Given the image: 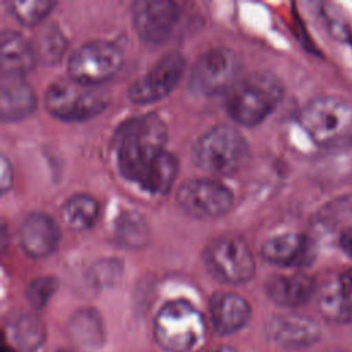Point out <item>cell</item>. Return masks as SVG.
Returning a JSON list of instances; mask_svg holds the SVG:
<instances>
[{
	"instance_id": "cell-2",
	"label": "cell",
	"mask_w": 352,
	"mask_h": 352,
	"mask_svg": "<svg viewBox=\"0 0 352 352\" xmlns=\"http://www.w3.org/2000/svg\"><path fill=\"white\" fill-rule=\"evenodd\" d=\"M283 95L280 80L270 72H254L227 91V113L236 122L256 125L275 110Z\"/></svg>"
},
{
	"instance_id": "cell-34",
	"label": "cell",
	"mask_w": 352,
	"mask_h": 352,
	"mask_svg": "<svg viewBox=\"0 0 352 352\" xmlns=\"http://www.w3.org/2000/svg\"><path fill=\"white\" fill-rule=\"evenodd\" d=\"M59 352H76V351H70V349H62V351H59Z\"/></svg>"
},
{
	"instance_id": "cell-18",
	"label": "cell",
	"mask_w": 352,
	"mask_h": 352,
	"mask_svg": "<svg viewBox=\"0 0 352 352\" xmlns=\"http://www.w3.org/2000/svg\"><path fill=\"white\" fill-rule=\"evenodd\" d=\"M268 297L280 307L297 308L304 305L315 292V280L304 272L272 275L265 283Z\"/></svg>"
},
{
	"instance_id": "cell-17",
	"label": "cell",
	"mask_w": 352,
	"mask_h": 352,
	"mask_svg": "<svg viewBox=\"0 0 352 352\" xmlns=\"http://www.w3.org/2000/svg\"><path fill=\"white\" fill-rule=\"evenodd\" d=\"M33 88L22 76H1L0 82V117L4 122L19 121L36 109Z\"/></svg>"
},
{
	"instance_id": "cell-13",
	"label": "cell",
	"mask_w": 352,
	"mask_h": 352,
	"mask_svg": "<svg viewBox=\"0 0 352 352\" xmlns=\"http://www.w3.org/2000/svg\"><path fill=\"white\" fill-rule=\"evenodd\" d=\"M265 336L280 348L304 349L319 341L320 327L308 316L283 314L275 315L267 322Z\"/></svg>"
},
{
	"instance_id": "cell-20",
	"label": "cell",
	"mask_w": 352,
	"mask_h": 352,
	"mask_svg": "<svg viewBox=\"0 0 352 352\" xmlns=\"http://www.w3.org/2000/svg\"><path fill=\"white\" fill-rule=\"evenodd\" d=\"M318 305L322 315L331 320L352 319V268L322 289Z\"/></svg>"
},
{
	"instance_id": "cell-30",
	"label": "cell",
	"mask_w": 352,
	"mask_h": 352,
	"mask_svg": "<svg viewBox=\"0 0 352 352\" xmlns=\"http://www.w3.org/2000/svg\"><path fill=\"white\" fill-rule=\"evenodd\" d=\"M0 170H1V179H0V187H1V192H6L11 184H12V169H11V165L7 160V157L3 154L1 155V166H0Z\"/></svg>"
},
{
	"instance_id": "cell-11",
	"label": "cell",
	"mask_w": 352,
	"mask_h": 352,
	"mask_svg": "<svg viewBox=\"0 0 352 352\" xmlns=\"http://www.w3.org/2000/svg\"><path fill=\"white\" fill-rule=\"evenodd\" d=\"M184 72V58L170 52L161 58L144 76L138 78L128 91L135 103H150L168 95L180 81Z\"/></svg>"
},
{
	"instance_id": "cell-10",
	"label": "cell",
	"mask_w": 352,
	"mask_h": 352,
	"mask_svg": "<svg viewBox=\"0 0 352 352\" xmlns=\"http://www.w3.org/2000/svg\"><path fill=\"white\" fill-rule=\"evenodd\" d=\"M180 209L195 219H214L232 205V192L214 179H191L176 194Z\"/></svg>"
},
{
	"instance_id": "cell-32",
	"label": "cell",
	"mask_w": 352,
	"mask_h": 352,
	"mask_svg": "<svg viewBox=\"0 0 352 352\" xmlns=\"http://www.w3.org/2000/svg\"><path fill=\"white\" fill-rule=\"evenodd\" d=\"M212 352H238L236 349H232V348H228V346H221V348H217Z\"/></svg>"
},
{
	"instance_id": "cell-28",
	"label": "cell",
	"mask_w": 352,
	"mask_h": 352,
	"mask_svg": "<svg viewBox=\"0 0 352 352\" xmlns=\"http://www.w3.org/2000/svg\"><path fill=\"white\" fill-rule=\"evenodd\" d=\"M118 235L120 239L133 245V243H142L146 234V227L142 219H135V216H129L128 219H122L118 224Z\"/></svg>"
},
{
	"instance_id": "cell-21",
	"label": "cell",
	"mask_w": 352,
	"mask_h": 352,
	"mask_svg": "<svg viewBox=\"0 0 352 352\" xmlns=\"http://www.w3.org/2000/svg\"><path fill=\"white\" fill-rule=\"evenodd\" d=\"M70 338L78 346L95 351L104 342V327L100 315L89 308L77 311L67 324Z\"/></svg>"
},
{
	"instance_id": "cell-16",
	"label": "cell",
	"mask_w": 352,
	"mask_h": 352,
	"mask_svg": "<svg viewBox=\"0 0 352 352\" xmlns=\"http://www.w3.org/2000/svg\"><path fill=\"white\" fill-rule=\"evenodd\" d=\"M22 249L33 257H44L52 253L59 241V228L48 214L43 212L29 213L18 231Z\"/></svg>"
},
{
	"instance_id": "cell-14",
	"label": "cell",
	"mask_w": 352,
	"mask_h": 352,
	"mask_svg": "<svg viewBox=\"0 0 352 352\" xmlns=\"http://www.w3.org/2000/svg\"><path fill=\"white\" fill-rule=\"evenodd\" d=\"M265 261L279 267H304L315 258L314 242L304 234L285 232L268 238L261 246Z\"/></svg>"
},
{
	"instance_id": "cell-35",
	"label": "cell",
	"mask_w": 352,
	"mask_h": 352,
	"mask_svg": "<svg viewBox=\"0 0 352 352\" xmlns=\"http://www.w3.org/2000/svg\"><path fill=\"white\" fill-rule=\"evenodd\" d=\"M329 352H342V351H329Z\"/></svg>"
},
{
	"instance_id": "cell-5",
	"label": "cell",
	"mask_w": 352,
	"mask_h": 352,
	"mask_svg": "<svg viewBox=\"0 0 352 352\" xmlns=\"http://www.w3.org/2000/svg\"><path fill=\"white\" fill-rule=\"evenodd\" d=\"M205 331V318L184 300L166 302L154 319L155 342L166 352H188L204 338Z\"/></svg>"
},
{
	"instance_id": "cell-29",
	"label": "cell",
	"mask_w": 352,
	"mask_h": 352,
	"mask_svg": "<svg viewBox=\"0 0 352 352\" xmlns=\"http://www.w3.org/2000/svg\"><path fill=\"white\" fill-rule=\"evenodd\" d=\"M120 275V265L113 260L102 261L95 265L94 279L98 285H111Z\"/></svg>"
},
{
	"instance_id": "cell-15",
	"label": "cell",
	"mask_w": 352,
	"mask_h": 352,
	"mask_svg": "<svg viewBox=\"0 0 352 352\" xmlns=\"http://www.w3.org/2000/svg\"><path fill=\"white\" fill-rule=\"evenodd\" d=\"M209 312L214 331L220 336H230L245 327L252 309L242 296L231 292H217L210 297Z\"/></svg>"
},
{
	"instance_id": "cell-26",
	"label": "cell",
	"mask_w": 352,
	"mask_h": 352,
	"mask_svg": "<svg viewBox=\"0 0 352 352\" xmlns=\"http://www.w3.org/2000/svg\"><path fill=\"white\" fill-rule=\"evenodd\" d=\"M316 11L323 28L329 32V34L340 40L346 37V23L341 18V12L337 6L330 3H318Z\"/></svg>"
},
{
	"instance_id": "cell-23",
	"label": "cell",
	"mask_w": 352,
	"mask_h": 352,
	"mask_svg": "<svg viewBox=\"0 0 352 352\" xmlns=\"http://www.w3.org/2000/svg\"><path fill=\"white\" fill-rule=\"evenodd\" d=\"M15 344L25 352L36 351L45 338L43 322L33 314H21L10 324Z\"/></svg>"
},
{
	"instance_id": "cell-9",
	"label": "cell",
	"mask_w": 352,
	"mask_h": 352,
	"mask_svg": "<svg viewBox=\"0 0 352 352\" xmlns=\"http://www.w3.org/2000/svg\"><path fill=\"white\" fill-rule=\"evenodd\" d=\"M121 63L122 52L114 43L94 40L84 43L72 52L67 69L72 78L98 85L116 74Z\"/></svg>"
},
{
	"instance_id": "cell-4",
	"label": "cell",
	"mask_w": 352,
	"mask_h": 352,
	"mask_svg": "<svg viewBox=\"0 0 352 352\" xmlns=\"http://www.w3.org/2000/svg\"><path fill=\"white\" fill-rule=\"evenodd\" d=\"M248 157L245 138L231 125L220 124L204 132L194 143L195 166L210 175H230L238 170Z\"/></svg>"
},
{
	"instance_id": "cell-6",
	"label": "cell",
	"mask_w": 352,
	"mask_h": 352,
	"mask_svg": "<svg viewBox=\"0 0 352 352\" xmlns=\"http://www.w3.org/2000/svg\"><path fill=\"white\" fill-rule=\"evenodd\" d=\"M47 110L66 121H82L100 113L110 102V94L95 84H85L74 78L52 82L44 96Z\"/></svg>"
},
{
	"instance_id": "cell-12",
	"label": "cell",
	"mask_w": 352,
	"mask_h": 352,
	"mask_svg": "<svg viewBox=\"0 0 352 352\" xmlns=\"http://www.w3.org/2000/svg\"><path fill=\"white\" fill-rule=\"evenodd\" d=\"M179 18V8L169 0H138L132 4V21L139 37L148 44L165 41Z\"/></svg>"
},
{
	"instance_id": "cell-31",
	"label": "cell",
	"mask_w": 352,
	"mask_h": 352,
	"mask_svg": "<svg viewBox=\"0 0 352 352\" xmlns=\"http://www.w3.org/2000/svg\"><path fill=\"white\" fill-rule=\"evenodd\" d=\"M338 246L341 250L352 258V227L344 228L338 234Z\"/></svg>"
},
{
	"instance_id": "cell-8",
	"label": "cell",
	"mask_w": 352,
	"mask_h": 352,
	"mask_svg": "<svg viewBox=\"0 0 352 352\" xmlns=\"http://www.w3.org/2000/svg\"><path fill=\"white\" fill-rule=\"evenodd\" d=\"M204 260L208 271L223 283H243L254 274V258L249 246L234 235L213 239L204 252Z\"/></svg>"
},
{
	"instance_id": "cell-33",
	"label": "cell",
	"mask_w": 352,
	"mask_h": 352,
	"mask_svg": "<svg viewBox=\"0 0 352 352\" xmlns=\"http://www.w3.org/2000/svg\"><path fill=\"white\" fill-rule=\"evenodd\" d=\"M3 352H12V351H11V349H10V348H7V346H6V348H4V349H3Z\"/></svg>"
},
{
	"instance_id": "cell-1",
	"label": "cell",
	"mask_w": 352,
	"mask_h": 352,
	"mask_svg": "<svg viewBox=\"0 0 352 352\" xmlns=\"http://www.w3.org/2000/svg\"><path fill=\"white\" fill-rule=\"evenodd\" d=\"M166 125L157 114H144L125 121L114 136L120 173L143 190L166 153Z\"/></svg>"
},
{
	"instance_id": "cell-27",
	"label": "cell",
	"mask_w": 352,
	"mask_h": 352,
	"mask_svg": "<svg viewBox=\"0 0 352 352\" xmlns=\"http://www.w3.org/2000/svg\"><path fill=\"white\" fill-rule=\"evenodd\" d=\"M58 280L54 276H40L34 279L28 289V300L36 308L41 309L55 293Z\"/></svg>"
},
{
	"instance_id": "cell-22",
	"label": "cell",
	"mask_w": 352,
	"mask_h": 352,
	"mask_svg": "<svg viewBox=\"0 0 352 352\" xmlns=\"http://www.w3.org/2000/svg\"><path fill=\"white\" fill-rule=\"evenodd\" d=\"M98 212L96 199L88 194H74L62 206L63 220L76 231L89 228L96 220Z\"/></svg>"
},
{
	"instance_id": "cell-24",
	"label": "cell",
	"mask_w": 352,
	"mask_h": 352,
	"mask_svg": "<svg viewBox=\"0 0 352 352\" xmlns=\"http://www.w3.org/2000/svg\"><path fill=\"white\" fill-rule=\"evenodd\" d=\"M36 56L45 63L58 62L66 48V38L56 26L44 29L33 45Z\"/></svg>"
},
{
	"instance_id": "cell-25",
	"label": "cell",
	"mask_w": 352,
	"mask_h": 352,
	"mask_svg": "<svg viewBox=\"0 0 352 352\" xmlns=\"http://www.w3.org/2000/svg\"><path fill=\"white\" fill-rule=\"evenodd\" d=\"M54 6L55 3L51 0H12L8 3L15 18L28 26L43 21Z\"/></svg>"
},
{
	"instance_id": "cell-7",
	"label": "cell",
	"mask_w": 352,
	"mask_h": 352,
	"mask_svg": "<svg viewBox=\"0 0 352 352\" xmlns=\"http://www.w3.org/2000/svg\"><path fill=\"white\" fill-rule=\"evenodd\" d=\"M241 70L238 54L223 45L206 50L195 62L190 85L199 95L213 96L226 92L236 82Z\"/></svg>"
},
{
	"instance_id": "cell-3",
	"label": "cell",
	"mask_w": 352,
	"mask_h": 352,
	"mask_svg": "<svg viewBox=\"0 0 352 352\" xmlns=\"http://www.w3.org/2000/svg\"><path fill=\"white\" fill-rule=\"evenodd\" d=\"M298 121L322 147L344 146L352 138V104L336 95H320L304 104Z\"/></svg>"
},
{
	"instance_id": "cell-19",
	"label": "cell",
	"mask_w": 352,
	"mask_h": 352,
	"mask_svg": "<svg viewBox=\"0 0 352 352\" xmlns=\"http://www.w3.org/2000/svg\"><path fill=\"white\" fill-rule=\"evenodd\" d=\"M36 51L22 34L15 30H4L0 36V69L1 76H23L36 60Z\"/></svg>"
}]
</instances>
